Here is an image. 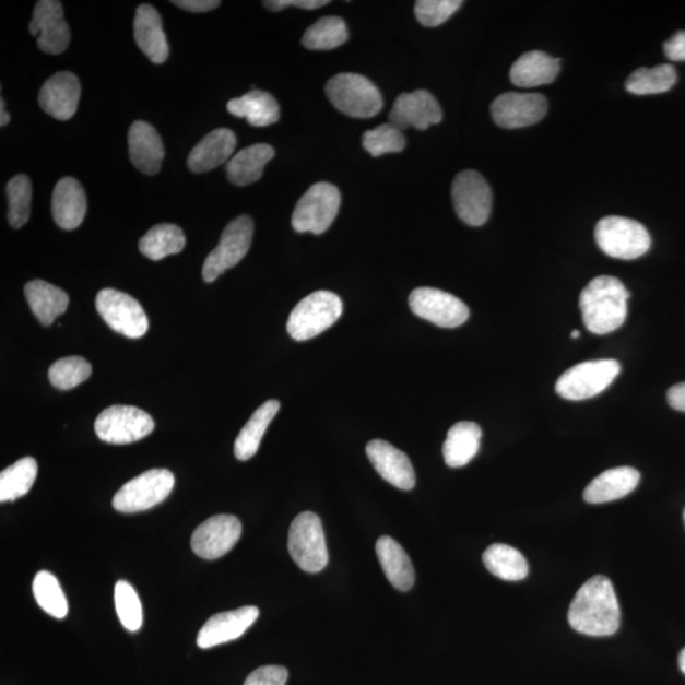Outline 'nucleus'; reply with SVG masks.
<instances>
[{"label": "nucleus", "mask_w": 685, "mask_h": 685, "mask_svg": "<svg viewBox=\"0 0 685 685\" xmlns=\"http://www.w3.org/2000/svg\"><path fill=\"white\" fill-rule=\"evenodd\" d=\"M575 631L595 637L612 636L618 631L621 610L612 581L597 575L575 595L568 614Z\"/></svg>", "instance_id": "obj_1"}, {"label": "nucleus", "mask_w": 685, "mask_h": 685, "mask_svg": "<svg viewBox=\"0 0 685 685\" xmlns=\"http://www.w3.org/2000/svg\"><path fill=\"white\" fill-rule=\"evenodd\" d=\"M629 296L624 283L611 275L590 281L579 298L582 320L589 332L604 335L624 326Z\"/></svg>", "instance_id": "obj_2"}, {"label": "nucleus", "mask_w": 685, "mask_h": 685, "mask_svg": "<svg viewBox=\"0 0 685 685\" xmlns=\"http://www.w3.org/2000/svg\"><path fill=\"white\" fill-rule=\"evenodd\" d=\"M341 297L330 291H317L295 306L287 321V332L297 342L312 340L342 317Z\"/></svg>", "instance_id": "obj_3"}, {"label": "nucleus", "mask_w": 685, "mask_h": 685, "mask_svg": "<svg viewBox=\"0 0 685 685\" xmlns=\"http://www.w3.org/2000/svg\"><path fill=\"white\" fill-rule=\"evenodd\" d=\"M595 241L609 257L633 261L647 255L651 236L639 222L621 216L603 217L595 226Z\"/></svg>", "instance_id": "obj_4"}, {"label": "nucleus", "mask_w": 685, "mask_h": 685, "mask_svg": "<svg viewBox=\"0 0 685 685\" xmlns=\"http://www.w3.org/2000/svg\"><path fill=\"white\" fill-rule=\"evenodd\" d=\"M326 92L338 111L354 118L379 115L383 106L377 86L359 74L343 73L333 76L327 83Z\"/></svg>", "instance_id": "obj_5"}, {"label": "nucleus", "mask_w": 685, "mask_h": 685, "mask_svg": "<svg viewBox=\"0 0 685 685\" xmlns=\"http://www.w3.org/2000/svg\"><path fill=\"white\" fill-rule=\"evenodd\" d=\"M288 553L298 568L317 574L327 568L329 554L324 529L312 511L298 515L290 527Z\"/></svg>", "instance_id": "obj_6"}, {"label": "nucleus", "mask_w": 685, "mask_h": 685, "mask_svg": "<svg viewBox=\"0 0 685 685\" xmlns=\"http://www.w3.org/2000/svg\"><path fill=\"white\" fill-rule=\"evenodd\" d=\"M619 373L621 365L616 359L582 362L560 376L556 392L571 401L592 399L609 389Z\"/></svg>", "instance_id": "obj_7"}, {"label": "nucleus", "mask_w": 685, "mask_h": 685, "mask_svg": "<svg viewBox=\"0 0 685 685\" xmlns=\"http://www.w3.org/2000/svg\"><path fill=\"white\" fill-rule=\"evenodd\" d=\"M175 483V475L169 470H149L116 493L114 508L128 515L151 509L168 498Z\"/></svg>", "instance_id": "obj_8"}, {"label": "nucleus", "mask_w": 685, "mask_h": 685, "mask_svg": "<svg viewBox=\"0 0 685 685\" xmlns=\"http://www.w3.org/2000/svg\"><path fill=\"white\" fill-rule=\"evenodd\" d=\"M341 202V193L335 186L327 182L311 186L296 204L293 215L295 231L315 235L326 233L334 223Z\"/></svg>", "instance_id": "obj_9"}, {"label": "nucleus", "mask_w": 685, "mask_h": 685, "mask_svg": "<svg viewBox=\"0 0 685 685\" xmlns=\"http://www.w3.org/2000/svg\"><path fill=\"white\" fill-rule=\"evenodd\" d=\"M255 224L249 216H239L225 227L219 246L211 251L203 263L202 277L204 282L216 281L220 275L240 263L247 256L251 239H253Z\"/></svg>", "instance_id": "obj_10"}, {"label": "nucleus", "mask_w": 685, "mask_h": 685, "mask_svg": "<svg viewBox=\"0 0 685 685\" xmlns=\"http://www.w3.org/2000/svg\"><path fill=\"white\" fill-rule=\"evenodd\" d=\"M154 428L155 423L151 415L130 405L109 406L94 423L98 438L111 445L138 442L151 435Z\"/></svg>", "instance_id": "obj_11"}, {"label": "nucleus", "mask_w": 685, "mask_h": 685, "mask_svg": "<svg viewBox=\"0 0 685 685\" xmlns=\"http://www.w3.org/2000/svg\"><path fill=\"white\" fill-rule=\"evenodd\" d=\"M96 307L106 324L131 340L144 336L149 329V319L143 306L135 298L114 288L99 291Z\"/></svg>", "instance_id": "obj_12"}, {"label": "nucleus", "mask_w": 685, "mask_h": 685, "mask_svg": "<svg viewBox=\"0 0 685 685\" xmlns=\"http://www.w3.org/2000/svg\"><path fill=\"white\" fill-rule=\"evenodd\" d=\"M452 201L456 214L464 224L482 226L491 217L492 188L475 170H463L456 176L452 184Z\"/></svg>", "instance_id": "obj_13"}, {"label": "nucleus", "mask_w": 685, "mask_h": 685, "mask_svg": "<svg viewBox=\"0 0 685 685\" xmlns=\"http://www.w3.org/2000/svg\"><path fill=\"white\" fill-rule=\"evenodd\" d=\"M409 306L416 317L428 320L440 328L460 327L470 317L466 304L438 288H415L409 296Z\"/></svg>", "instance_id": "obj_14"}, {"label": "nucleus", "mask_w": 685, "mask_h": 685, "mask_svg": "<svg viewBox=\"0 0 685 685\" xmlns=\"http://www.w3.org/2000/svg\"><path fill=\"white\" fill-rule=\"evenodd\" d=\"M492 116L503 129H522L542 120L547 114V99L539 93L508 92L496 97Z\"/></svg>", "instance_id": "obj_15"}, {"label": "nucleus", "mask_w": 685, "mask_h": 685, "mask_svg": "<svg viewBox=\"0 0 685 685\" xmlns=\"http://www.w3.org/2000/svg\"><path fill=\"white\" fill-rule=\"evenodd\" d=\"M241 531V522L235 516L211 517L192 534L193 553L204 560H216L233 550L240 540Z\"/></svg>", "instance_id": "obj_16"}, {"label": "nucleus", "mask_w": 685, "mask_h": 685, "mask_svg": "<svg viewBox=\"0 0 685 685\" xmlns=\"http://www.w3.org/2000/svg\"><path fill=\"white\" fill-rule=\"evenodd\" d=\"M31 35L37 37V45L46 54L60 55L70 44V29L64 19V10L58 0H39L29 23Z\"/></svg>", "instance_id": "obj_17"}, {"label": "nucleus", "mask_w": 685, "mask_h": 685, "mask_svg": "<svg viewBox=\"0 0 685 685\" xmlns=\"http://www.w3.org/2000/svg\"><path fill=\"white\" fill-rule=\"evenodd\" d=\"M444 114L438 101L427 91L403 93L397 98L389 115L390 123L401 131L408 128L427 130L442 121Z\"/></svg>", "instance_id": "obj_18"}, {"label": "nucleus", "mask_w": 685, "mask_h": 685, "mask_svg": "<svg viewBox=\"0 0 685 685\" xmlns=\"http://www.w3.org/2000/svg\"><path fill=\"white\" fill-rule=\"evenodd\" d=\"M259 617V610L247 605L235 611L217 613L209 618L197 635V645L206 650L239 639L253 626Z\"/></svg>", "instance_id": "obj_19"}, {"label": "nucleus", "mask_w": 685, "mask_h": 685, "mask_svg": "<svg viewBox=\"0 0 685 685\" xmlns=\"http://www.w3.org/2000/svg\"><path fill=\"white\" fill-rule=\"evenodd\" d=\"M369 461L380 476L401 491H412L415 486V472L411 460L382 439L371 440L366 447Z\"/></svg>", "instance_id": "obj_20"}, {"label": "nucleus", "mask_w": 685, "mask_h": 685, "mask_svg": "<svg viewBox=\"0 0 685 685\" xmlns=\"http://www.w3.org/2000/svg\"><path fill=\"white\" fill-rule=\"evenodd\" d=\"M81 83L76 75L61 72L52 75L38 94V104L47 115L68 121L78 111L81 99Z\"/></svg>", "instance_id": "obj_21"}, {"label": "nucleus", "mask_w": 685, "mask_h": 685, "mask_svg": "<svg viewBox=\"0 0 685 685\" xmlns=\"http://www.w3.org/2000/svg\"><path fill=\"white\" fill-rule=\"evenodd\" d=\"M135 42L147 59L163 64L169 57L167 36L163 29L161 14L151 4H141L133 21Z\"/></svg>", "instance_id": "obj_22"}, {"label": "nucleus", "mask_w": 685, "mask_h": 685, "mask_svg": "<svg viewBox=\"0 0 685 685\" xmlns=\"http://www.w3.org/2000/svg\"><path fill=\"white\" fill-rule=\"evenodd\" d=\"M131 162L144 175L160 173L164 160V145L160 133L151 123L133 122L129 131Z\"/></svg>", "instance_id": "obj_23"}, {"label": "nucleus", "mask_w": 685, "mask_h": 685, "mask_svg": "<svg viewBox=\"0 0 685 685\" xmlns=\"http://www.w3.org/2000/svg\"><path fill=\"white\" fill-rule=\"evenodd\" d=\"M51 208L55 223L64 231H74L81 226L86 215V196L83 186L72 177L60 179L55 186Z\"/></svg>", "instance_id": "obj_24"}, {"label": "nucleus", "mask_w": 685, "mask_h": 685, "mask_svg": "<svg viewBox=\"0 0 685 685\" xmlns=\"http://www.w3.org/2000/svg\"><path fill=\"white\" fill-rule=\"evenodd\" d=\"M640 472L633 468H616L597 476L584 491L589 504H603L625 498L640 483Z\"/></svg>", "instance_id": "obj_25"}, {"label": "nucleus", "mask_w": 685, "mask_h": 685, "mask_svg": "<svg viewBox=\"0 0 685 685\" xmlns=\"http://www.w3.org/2000/svg\"><path fill=\"white\" fill-rule=\"evenodd\" d=\"M236 147L232 130L217 129L204 137L188 156V168L193 173H206L228 161Z\"/></svg>", "instance_id": "obj_26"}, {"label": "nucleus", "mask_w": 685, "mask_h": 685, "mask_svg": "<svg viewBox=\"0 0 685 685\" xmlns=\"http://www.w3.org/2000/svg\"><path fill=\"white\" fill-rule=\"evenodd\" d=\"M560 72V60L542 51L525 52L510 69V81L521 88L553 83Z\"/></svg>", "instance_id": "obj_27"}, {"label": "nucleus", "mask_w": 685, "mask_h": 685, "mask_svg": "<svg viewBox=\"0 0 685 685\" xmlns=\"http://www.w3.org/2000/svg\"><path fill=\"white\" fill-rule=\"evenodd\" d=\"M376 554L386 578L393 587L401 592H408L413 588L415 581L413 564L405 550L395 540L389 535H382L376 542Z\"/></svg>", "instance_id": "obj_28"}, {"label": "nucleus", "mask_w": 685, "mask_h": 685, "mask_svg": "<svg viewBox=\"0 0 685 685\" xmlns=\"http://www.w3.org/2000/svg\"><path fill=\"white\" fill-rule=\"evenodd\" d=\"M25 296L31 310L43 326L49 327L69 306L66 291L43 280H34L25 286Z\"/></svg>", "instance_id": "obj_29"}, {"label": "nucleus", "mask_w": 685, "mask_h": 685, "mask_svg": "<svg viewBox=\"0 0 685 685\" xmlns=\"http://www.w3.org/2000/svg\"><path fill=\"white\" fill-rule=\"evenodd\" d=\"M483 432L476 423L460 422L448 430L444 445V457L448 466H466L480 450Z\"/></svg>", "instance_id": "obj_30"}, {"label": "nucleus", "mask_w": 685, "mask_h": 685, "mask_svg": "<svg viewBox=\"0 0 685 685\" xmlns=\"http://www.w3.org/2000/svg\"><path fill=\"white\" fill-rule=\"evenodd\" d=\"M227 111L235 117L246 118L255 128H265L280 120L279 102L264 91H251L240 98L228 102Z\"/></svg>", "instance_id": "obj_31"}, {"label": "nucleus", "mask_w": 685, "mask_h": 685, "mask_svg": "<svg viewBox=\"0 0 685 685\" xmlns=\"http://www.w3.org/2000/svg\"><path fill=\"white\" fill-rule=\"evenodd\" d=\"M273 156V147L268 144H256L243 149L226 165L228 180L240 187L257 182L261 179L267 163H270Z\"/></svg>", "instance_id": "obj_32"}, {"label": "nucleus", "mask_w": 685, "mask_h": 685, "mask_svg": "<svg viewBox=\"0 0 685 685\" xmlns=\"http://www.w3.org/2000/svg\"><path fill=\"white\" fill-rule=\"evenodd\" d=\"M281 404L277 400H268L259 406L251 418L240 430L235 440L234 453L239 461H248L261 446L262 438L274 416L277 415Z\"/></svg>", "instance_id": "obj_33"}, {"label": "nucleus", "mask_w": 685, "mask_h": 685, "mask_svg": "<svg viewBox=\"0 0 685 685\" xmlns=\"http://www.w3.org/2000/svg\"><path fill=\"white\" fill-rule=\"evenodd\" d=\"M483 562L486 569L496 578L507 581H519L527 578L530 572L529 564L524 556L515 547L495 543L487 547Z\"/></svg>", "instance_id": "obj_34"}, {"label": "nucleus", "mask_w": 685, "mask_h": 685, "mask_svg": "<svg viewBox=\"0 0 685 685\" xmlns=\"http://www.w3.org/2000/svg\"><path fill=\"white\" fill-rule=\"evenodd\" d=\"M186 247V236L177 225L161 224L149 231L139 243V249L152 261L178 255Z\"/></svg>", "instance_id": "obj_35"}, {"label": "nucleus", "mask_w": 685, "mask_h": 685, "mask_svg": "<svg viewBox=\"0 0 685 685\" xmlns=\"http://www.w3.org/2000/svg\"><path fill=\"white\" fill-rule=\"evenodd\" d=\"M37 471V462L33 457H25L2 471L0 501H14L28 494L36 482Z\"/></svg>", "instance_id": "obj_36"}, {"label": "nucleus", "mask_w": 685, "mask_h": 685, "mask_svg": "<svg viewBox=\"0 0 685 685\" xmlns=\"http://www.w3.org/2000/svg\"><path fill=\"white\" fill-rule=\"evenodd\" d=\"M678 79L674 67L664 64L656 68H640L628 76L626 90L636 96L660 94L671 91Z\"/></svg>", "instance_id": "obj_37"}, {"label": "nucleus", "mask_w": 685, "mask_h": 685, "mask_svg": "<svg viewBox=\"0 0 685 685\" xmlns=\"http://www.w3.org/2000/svg\"><path fill=\"white\" fill-rule=\"evenodd\" d=\"M349 39L345 22L335 15L320 19L306 29L303 45L309 50H332Z\"/></svg>", "instance_id": "obj_38"}, {"label": "nucleus", "mask_w": 685, "mask_h": 685, "mask_svg": "<svg viewBox=\"0 0 685 685\" xmlns=\"http://www.w3.org/2000/svg\"><path fill=\"white\" fill-rule=\"evenodd\" d=\"M34 595L37 604L54 618H64L69 612V605L60 582L49 571L37 572L34 584Z\"/></svg>", "instance_id": "obj_39"}, {"label": "nucleus", "mask_w": 685, "mask_h": 685, "mask_svg": "<svg viewBox=\"0 0 685 685\" xmlns=\"http://www.w3.org/2000/svg\"><path fill=\"white\" fill-rule=\"evenodd\" d=\"M8 222L14 228L26 225L31 215L33 185L27 176H15L7 185Z\"/></svg>", "instance_id": "obj_40"}, {"label": "nucleus", "mask_w": 685, "mask_h": 685, "mask_svg": "<svg viewBox=\"0 0 685 685\" xmlns=\"http://www.w3.org/2000/svg\"><path fill=\"white\" fill-rule=\"evenodd\" d=\"M92 366L82 357L61 358L50 367L49 380L55 388L67 391L90 379Z\"/></svg>", "instance_id": "obj_41"}, {"label": "nucleus", "mask_w": 685, "mask_h": 685, "mask_svg": "<svg viewBox=\"0 0 685 685\" xmlns=\"http://www.w3.org/2000/svg\"><path fill=\"white\" fill-rule=\"evenodd\" d=\"M115 604L118 618L122 626L131 633H137L143 626V607L137 590L130 582L120 580L115 587Z\"/></svg>", "instance_id": "obj_42"}, {"label": "nucleus", "mask_w": 685, "mask_h": 685, "mask_svg": "<svg viewBox=\"0 0 685 685\" xmlns=\"http://www.w3.org/2000/svg\"><path fill=\"white\" fill-rule=\"evenodd\" d=\"M362 144L373 156H381L389 153H400L405 149V138L403 131L386 123L377 126L376 129L366 131L362 138Z\"/></svg>", "instance_id": "obj_43"}, {"label": "nucleus", "mask_w": 685, "mask_h": 685, "mask_svg": "<svg viewBox=\"0 0 685 685\" xmlns=\"http://www.w3.org/2000/svg\"><path fill=\"white\" fill-rule=\"evenodd\" d=\"M460 0H420L415 3L416 20L425 27H438L460 10Z\"/></svg>", "instance_id": "obj_44"}, {"label": "nucleus", "mask_w": 685, "mask_h": 685, "mask_svg": "<svg viewBox=\"0 0 685 685\" xmlns=\"http://www.w3.org/2000/svg\"><path fill=\"white\" fill-rule=\"evenodd\" d=\"M288 672L285 666L268 665L256 669L244 685H285Z\"/></svg>", "instance_id": "obj_45"}, {"label": "nucleus", "mask_w": 685, "mask_h": 685, "mask_svg": "<svg viewBox=\"0 0 685 685\" xmlns=\"http://www.w3.org/2000/svg\"><path fill=\"white\" fill-rule=\"evenodd\" d=\"M267 10L279 12L286 10L288 7L302 8V10H318V8L329 4L328 0H270L263 2Z\"/></svg>", "instance_id": "obj_46"}, {"label": "nucleus", "mask_w": 685, "mask_h": 685, "mask_svg": "<svg viewBox=\"0 0 685 685\" xmlns=\"http://www.w3.org/2000/svg\"><path fill=\"white\" fill-rule=\"evenodd\" d=\"M666 58L672 61H685V31L676 33L664 44Z\"/></svg>", "instance_id": "obj_47"}, {"label": "nucleus", "mask_w": 685, "mask_h": 685, "mask_svg": "<svg viewBox=\"0 0 685 685\" xmlns=\"http://www.w3.org/2000/svg\"><path fill=\"white\" fill-rule=\"evenodd\" d=\"M172 3L178 8H182L185 11L193 13H206L214 11L220 4H222V2H217V0H176V2Z\"/></svg>", "instance_id": "obj_48"}, {"label": "nucleus", "mask_w": 685, "mask_h": 685, "mask_svg": "<svg viewBox=\"0 0 685 685\" xmlns=\"http://www.w3.org/2000/svg\"><path fill=\"white\" fill-rule=\"evenodd\" d=\"M668 403L675 411L685 413V382L674 385L668 391Z\"/></svg>", "instance_id": "obj_49"}, {"label": "nucleus", "mask_w": 685, "mask_h": 685, "mask_svg": "<svg viewBox=\"0 0 685 685\" xmlns=\"http://www.w3.org/2000/svg\"><path fill=\"white\" fill-rule=\"evenodd\" d=\"M11 121V116L5 111L4 99L0 101V125L7 126Z\"/></svg>", "instance_id": "obj_50"}, {"label": "nucleus", "mask_w": 685, "mask_h": 685, "mask_svg": "<svg viewBox=\"0 0 685 685\" xmlns=\"http://www.w3.org/2000/svg\"><path fill=\"white\" fill-rule=\"evenodd\" d=\"M680 668L682 673L685 675V649L680 653Z\"/></svg>", "instance_id": "obj_51"}, {"label": "nucleus", "mask_w": 685, "mask_h": 685, "mask_svg": "<svg viewBox=\"0 0 685 685\" xmlns=\"http://www.w3.org/2000/svg\"><path fill=\"white\" fill-rule=\"evenodd\" d=\"M571 338L572 340H577V338H580L579 330H572Z\"/></svg>", "instance_id": "obj_52"}, {"label": "nucleus", "mask_w": 685, "mask_h": 685, "mask_svg": "<svg viewBox=\"0 0 685 685\" xmlns=\"http://www.w3.org/2000/svg\"><path fill=\"white\" fill-rule=\"evenodd\" d=\"M684 521H685V511H684Z\"/></svg>", "instance_id": "obj_53"}]
</instances>
